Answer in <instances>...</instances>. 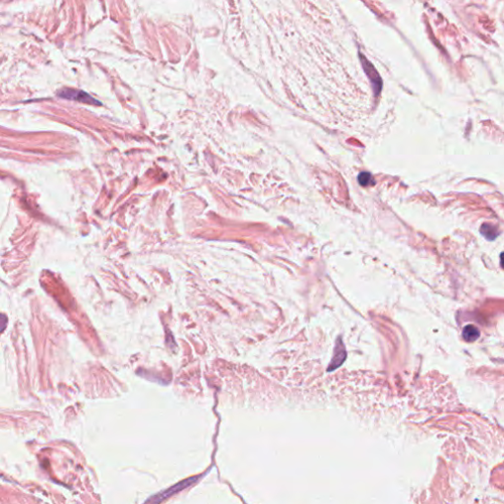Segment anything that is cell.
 I'll list each match as a JSON object with an SVG mask.
<instances>
[{"mask_svg": "<svg viewBox=\"0 0 504 504\" xmlns=\"http://www.w3.org/2000/svg\"><path fill=\"white\" fill-rule=\"evenodd\" d=\"M361 60L363 62V66L365 68V71L367 75L370 77V79L371 80V83H372V87H373V90H374V93L375 95L377 96L381 90V87H382V81L380 79V76L379 74L377 73L376 69L372 66L371 63H370V61L364 56L361 54Z\"/></svg>", "mask_w": 504, "mask_h": 504, "instance_id": "cell-1", "label": "cell"}, {"mask_svg": "<svg viewBox=\"0 0 504 504\" xmlns=\"http://www.w3.org/2000/svg\"><path fill=\"white\" fill-rule=\"evenodd\" d=\"M59 96L62 98L68 99V100H74V101H78L81 102H87V103H91V104H101L100 101H98L97 100H95L94 98H92L90 95H88L87 93H85L83 91L65 89L59 93Z\"/></svg>", "mask_w": 504, "mask_h": 504, "instance_id": "cell-2", "label": "cell"}, {"mask_svg": "<svg viewBox=\"0 0 504 504\" xmlns=\"http://www.w3.org/2000/svg\"><path fill=\"white\" fill-rule=\"evenodd\" d=\"M480 337V331L474 325H467L463 330V338L467 342L476 341Z\"/></svg>", "mask_w": 504, "mask_h": 504, "instance_id": "cell-3", "label": "cell"}, {"mask_svg": "<svg viewBox=\"0 0 504 504\" xmlns=\"http://www.w3.org/2000/svg\"><path fill=\"white\" fill-rule=\"evenodd\" d=\"M481 233L488 239L492 240L494 239L498 234H497V229L494 227V226H490V225H484L482 228H481Z\"/></svg>", "mask_w": 504, "mask_h": 504, "instance_id": "cell-4", "label": "cell"}, {"mask_svg": "<svg viewBox=\"0 0 504 504\" xmlns=\"http://www.w3.org/2000/svg\"><path fill=\"white\" fill-rule=\"evenodd\" d=\"M194 480H195V479H191V480L185 481V483H183V484H179L178 486H175V487H173L172 488H169V490H168L167 492H165V493L161 494V495H163V497H160V499L158 500V502H160L161 500H163V499H164L165 497H168V496L169 494H171V493H173V492H176V491H178V490H181V489H183V488H184L185 487H188V486H189V485H190V484H191L192 482H194Z\"/></svg>", "mask_w": 504, "mask_h": 504, "instance_id": "cell-5", "label": "cell"}, {"mask_svg": "<svg viewBox=\"0 0 504 504\" xmlns=\"http://www.w3.org/2000/svg\"><path fill=\"white\" fill-rule=\"evenodd\" d=\"M358 183H359V185H361L367 186V185H370V184H374V181H373V178H372L370 173H369V172H362V173H359V175H358Z\"/></svg>", "mask_w": 504, "mask_h": 504, "instance_id": "cell-6", "label": "cell"}, {"mask_svg": "<svg viewBox=\"0 0 504 504\" xmlns=\"http://www.w3.org/2000/svg\"><path fill=\"white\" fill-rule=\"evenodd\" d=\"M6 323H7V318L4 315H0V333H1L2 330L6 327Z\"/></svg>", "mask_w": 504, "mask_h": 504, "instance_id": "cell-7", "label": "cell"}]
</instances>
